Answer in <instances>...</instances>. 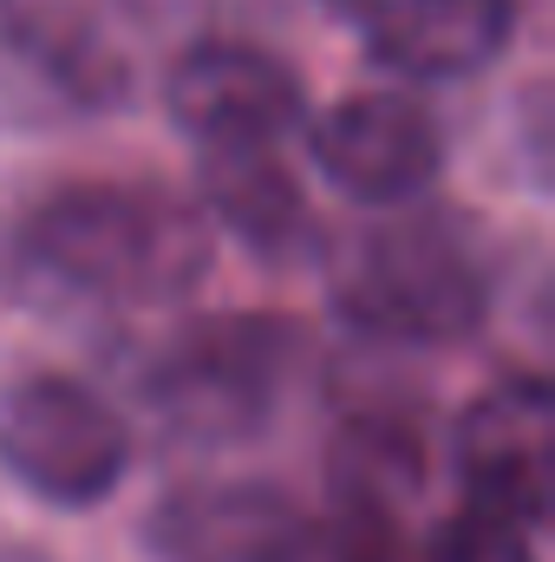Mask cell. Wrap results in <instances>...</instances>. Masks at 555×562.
<instances>
[{
  "label": "cell",
  "instance_id": "obj_1",
  "mask_svg": "<svg viewBox=\"0 0 555 562\" xmlns=\"http://www.w3.org/2000/svg\"><path fill=\"white\" fill-rule=\"evenodd\" d=\"M216 256V223L196 196L150 177L53 183L13 229V262L99 307H177Z\"/></svg>",
  "mask_w": 555,
  "mask_h": 562
},
{
  "label": "cell",
  "instance_id": "obj_2",
  "mask_svg": "<svg viewBox=\"0 0 555 562\" xmlns=\"http://www.w3.org/2000/svg\"><path fill=\"white\" fill-rule=\"evenodd\" d=\"M497 249L464 210L399 203L353 236L333 269V307L386 347H457L490 321Z\"/></svg>",
  "mask_w": 555,
  "mask_h": 562
},
{
  "label": "cell",
  "instance_id": "obj_3",
  "mask_svg": "<svg viewBox=\"0 0 555 562\" xmlns=\"http://www.w3.org/2000/svg\"><path fill=\"white\" fill-rule=\"evenodd\" d=\"M301 334L281 314H203L150 347L138 406L177 451H229L275 419Z\"/></svg>",
  "mask_w": 555,
  "mask_h": 562
},
{
  "label": "cell",
  "instance_id": "obj_4",
  "mask_svg": "<svg viewBox=\"0 0 555 562\" xmlns=\"http://www.w3.org/2000/svg\"><path fill=\"white\" fill-rule=\"evenodd\" d=\"M0 471L53 510H99L132 471V425L86 380L20 373L0 386Z\"/></svg>",
  "mask_w": 555,
  "mask_h": 562
},
{
  "label": "cell",
  "instance_id": "obj_5",
  "mask_svg": "<svg viewBox=\"0 0 555 562\" xmlns=\"http://www.w3.org/2000/svg\"><path fill=\"white\" fill-rule=\"evenodd\" d=\"M163 105L196 150H281L307 125L301 72L242 40L190 46L163 79Z\"/></svg>",
  "mask_w": 555,
  "mask_h": 562
},
{
  "label": "cell",
  "instance_id": "obj_6",
  "mask_svg": "<svg viewBox=\"0 0 555 562\" xmlns=\"http://www.w3.org/2000/svg\"><path fill=\"white\" fill-rule=\"evenodd\" d=\"M451 464L464 504L543 530L555 510V393L536 373L484 386L451 431Z\"/></svg>",
  "mask_w": 555,
  "mask_h": 562
},
{
  "label": "cell",
  "instance_id": "obj_7",
  "mask_svg": "<svg viewBox=\"0 0 555 562\" xmlns=\"http://www.w3.org/2000/svg\"><path fill=\"white\" fill-rule=\"evenodd\" d=\"M150 562H314V517L269 477H190L144 517Z\"/></svg>",
  "mask_w": 555,
  "mask_h": 562
},
{
  "label": "cell",
  "instance_id": "obj_8",
  "mask_svg": "<svg viewBox=\"0 0 555 562\" xmlns=\"http://www.w3.org/2000/svg\"><path fill=\"white\" fill-rule=\"evenodd\" d=\"M307 157L347 203L399 210L444 177V132L406 92H353L307 125Z\"/></svg>",
  "mask_w": 555,
  "mask_h": 562
},
{
  "label": "cell",
  "instance_id": "obj_9",
  "mask_svg": "<svg viewBox=\"0 0 555 562\" xmlns=\"http://www.w3.org/2000/svg\"><path fill=\"white\" fill-rule=\"evenodd\" d=\"M360 33L386 72L451 86L503 59L517 40V0H366Z\"/></svg>",
  "mask_w": 555,
  "mask_h": 562
},
{
  "label": "cell",
  "instance_id": "obj_10",
  "mask_svg": "<svg viewBox=\"0 0 555 562\" xmlns=\"http://www.w3.org/2000/svg\"><path fill=\"white\" fill-rule=\"evenodd\" d=\"M196 203L209 223H223L249 256L262 262H301L320 243V223L281 164V150H196Z\"/></svg>",
  "mask_w": 555,
  "mask_h": 562
},
{
  "label": "cell",
  "instance_id": "obj_11",
  "mask_svg": "<svg viewBox=\"0 0 555 562\" xmlns=\"http://www.w3.org/2000/svg\"><path fill=\"white\" fill-rule=\"evenodd\" d=\"M13 46L72 99V105H112L125 92V66L118 53L72 13H13Z\"/></svg>",
  "mask_w": 555,
  "mask_h": 562
},
{
  "label": "cell",
  "instance_id": "obj_12",
  "mask_svg": "<svg viewBox=\"0 0 555 562\" xmlns=\"http://www.w3.org/2000/svg\"><path fill=\"white\" fill-rule=\"evenodd\" d=\"M424 562H536V530L464 504L457 517H444L424 543Z\"/></svg>",
  "mask_w": 555,
  "mask_h": 562
},
{
  "label": "cell",
  "instance_id": "obj_13",
  "mask_svg": "<svg viewBox=\"0 0 555 562\" xmlns=\"http://www.w3.org/2000/svg\"><path fill=\"white\" fill-rule=\"evenodd\" d=\"M0 562H53L46 550H26V543H0Z\"/></svg>",
  "mask_w": 555,
  "mask_h": 562
},
{
  "label": "cell",
  "instance_id": "obj_14",
  "mask_svg": "<svg viewBox=\"0 0 555 562\" xmlns=\"http://www.w3.org/2000/svg\"><path fill=\"white\" fill-rule=\"evenodd\" d=\"M327 7H340V13H353V20H360V7H366V0H327Z\"/></svg>",
  "mask_w": 555,
  "mask_h": 562
},
{
  "label": "cell",
  "instance_id": "obj_15",
  "mask_svg": "<svg viewBox=\"0 0 555 562\" xmlns=\"http://www.w3.org/2000/svg\"><path fill=\"white\" fill-rule=\"evenodd\" d=\"M7 262H13V243H7V229H0V276H7Z\"/></svg>",
  "mask_w": 555,
  "mask_h": 562
}]
</instances>
